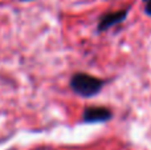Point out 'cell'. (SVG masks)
Instances as JSON below:
<instances>
[{
    "label": "cell",
    "mask_w": 151,
    "mask_h": 150,
    "mask_svg": "<svg viewBox=\"0 0 151 150\" xmlns=\"http://www.w3.org/2000/svg\"><path fill=\"white\" fill-rule=\"evenodd\" d=\"M104 81L86 73H77L72 77L70 87L77 94L82 97H91L102 89Z\"/></svg>",
    "instance_id": "obj_1"
},
{
    "label": "cell",
    "mask_w": 151,
    "mask_h": 150,
    "mask_svg": "<svg viewBox=\"0 0 151 150\" xmlns=\"http://www.w3.org/2000/svg\"><path fill=\"white\" fill-rule=\"evenodd\" d=\"M126 16H127V9L106 13V15L102 16V19L99 20L98 29L99 31H106V29H109L110 27H113V25H115V24L123 21L126 19Z\"/></svg>",
    "instance_id": "obj_2"
},
{
    "label": "cell",
    "mask_w": 151,
    "mask_h": 150,
    "mask_svg": "<svg viewBox=\"0 0 151 150\" xmlns=\"http://www.w3.org/2000/svg\"><path fill=\"white\" fill-rule=\"evenodd\" d=\"M110 116H111V113L109 109L94 106V108H86L82 117L86 122H102L109 120Z\"/></svg>",
    "instance_id": "obj_3"
},
{
    "label": "cell",
    "mask_w": 151,
    "mask_h": 150,
    "mask_svg": "<svg viewBox=\"0 0 151 150\" xmlns=\"http://www.w3.org/2000/svg\"><path fill=\"white\" fill-rule=\"evenodd\" d=\"M143 3H145V11H146V13L151 16V0H143Z\"/></svg>",
    "instance_id": "obj_4"
}]
</instances>
